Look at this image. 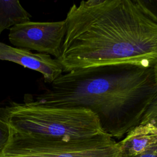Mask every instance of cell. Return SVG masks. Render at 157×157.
Instances as JSON below:
<instances>
[{"label":"cell","instance_id":"obj_1","mask_svg":"<svg viewBox=\"0 0 157 157\" xmlns=\"http://www.w3.org/2000/svg\"><path fill=\"white\" fill-rule=\"evenodd\" d=\"M57 61L63 72L117 64L157 63V25L135 0H88L74 4Z\"/></svg>","mask_w":157,"mask_h":157},{"label":"cell","instance_id":"obj_2","mask_svg":"<svg viewBox=\"0 0 157 157\" xmlns=\"http://www.w3.org/2000/svg\"><path fill=\"white\" fill-rule=\"evenodd\" d=\"M156 92L153 67L109 65L63 74L44 93L25 96L24 102L88 109L97 116L102 131L115 139L140 124Z\"/></svg>","mask_w":157,"mask_h":157},{"label":"cell","instance_id":"obj_3","mask_svg":"<svg viewBox=\"0 0 157 157\" xmlns=\"http://www.w3.org/2000/svg\"><path fill=\"white\" fill-rule=\"evenodd\" d=\"M10 129L51 138L86 137L104 133L97 116L82 107H44L11 102L0 107Z\"/></svg>","mask_w":157,"mask_h":157},{"label":"cell","instance_id":"obj_4","mask_svg":"<svg viewBox=\"0 0 157 157\" xmlns=\"http://www.w3.org/2000/svg\"><path fill=\"white\" fill-rule=\"evenodd\" d=\"M120 154L118 142L105 133L86 137L51 138L10 129L0 157H120Z\"/></svg>","mask_w":157,"mask_h":157},{"label":"cell","instance_id":"obj_5","mask_svg":"<svg viewBox=\"0 0 157 157\" xmlns=\"http://www.w3.org/2000/svg\"><path fill=\"white\" fill-rule=\"evenodd\" d=\"M66 33L65 20L52 22L29 21L10 28L9 39L17 48L53 56L61 55Z\"/></svg>","mask_w":157,"mask_h":157},{"label":"cell","instance_id":"obj_6","mask_svg":"<svg viewBox=\"0 0 157 157\" xmlns=\"http://www.w3.org/2000/svg\"><path fill=\"white\" fill-rule=\"evenodd\" d=\"M0 60L8 61L24 67L40 72L45 82L52 83L63 70L56 59L48 54L33 53L30 50L17 48L0 42Z\"/></svg>","mask_w":157,"mask_h":157},{"label":"cell","instance_id":"obj_7","mask_svg":"<svg viewBox=\"0 0 157 157\" xmlns=\"http://www.w3.org/2000/svg\"><path fill=\"white\" fill-rule=\"evenodd\" d=\"M118 143L120 157H157V127L139 124Z\"/></svg>","mask_w":157,"mask_h":157},{"label":"cell","instance_id":"obj_8","mask_svg":"<svg viewBox=\"0 0 157 157\" xmlns=\"http://www.w3.org/2000/svg\"><path fill=\"white\" fill-rule=\"evenodd\" d=\"M31 15L18 0H0V34L4 29L30 21Z\"/></svg>","mask_w":157,"mask_h":157},{"label":"cell","instance_id":"obj_9","mask_svg":"<svg viewBox=\"0 0 157 157\" xmlns=\"http://www.w3.org/2000/svg\"><path fill=\"white\" fill-rule=\"evenodd\" d=\"M146 124L157 127V92L146 109L139 124Z\"/></svg>","mask_w":157,"mask_h":157},{"label":"cell","instance_id":"obj_10","mask_svg":"<svg viewBox=\"0 0 157 157\" xmlns=\"http://www.w3.org/2000/svg\"><path fill=\"white\" fill-rule=\"evenodd\" d=\"M135 1L142 12L157 25V0H135Z\"/></svg>","mask_w":157,"mask_h":157},{"label":"cell","instance_id":"obj_11","mask_svg":"<svg viewBox=\"0 0 157 157\" xmlns=\"http://www.w3.org/2000/svg\"><path fill=\"white\" fill-rule=\"evenodd\" d=\"M10 136V127L7 123L0 117V153L8 142Z\"/></svg>","mask_w":157,"mask_h":157},{"label":"cell","instance_id":"obj_12","mask_svg":"<svg viewBox=\"0 0 157 157\" xmlns=\"http://www.w3.org/2000/svg\"><path fill=\"white\" fill-rule=\"evenodd\" d=\"M153 72L154 79H155L156 85H157V63L153 67Z\"/></svg>","mask_w":157,"mask_h":157}]
</instances>
